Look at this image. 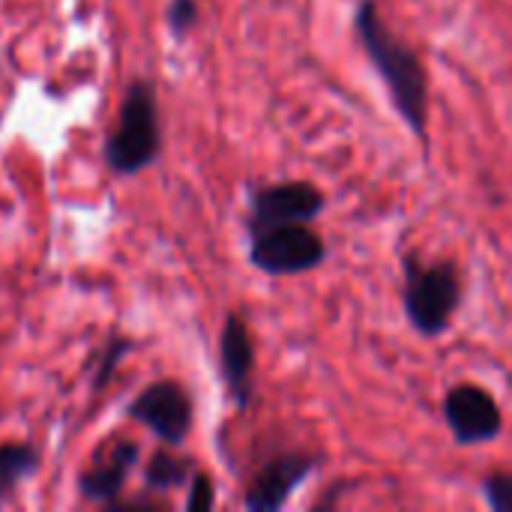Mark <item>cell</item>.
<instances>
[{
	"mask_svg": "<svg viewBox=\"0 0 512 512\" xmlns=\"http://www.w3.org/2000/svg\"><path fill=\"white\" fill-rule=\"evenodd\" d=\"M354 30L366 51V60L387 84L393 108L399 111L405 126L423 141V147H429V75L423 57L387 27L375 0L357 3Z\"/></svg>",
	"mask_w": 512,
	"mask_h": 512,
	"instance_id": "cell-1",
	"label": "cell"
},
{
	"mask_svg": "<svg viewBox=\"0 0 512 512\" xmlns=\"http://www.w3.org/2000/svg\"><path fill=\"white\" fill-rule=\"evenodd\" d=\"M162 153V123L156 87L147 78H135L120 102L117 123L105 138V165L117 177H132L150 168Z\"/></svg>",
	"mask_w": 512,
	"mask_h": 512,
	"instance_id": "cell-2",
	"label": "cell"
},
{
	"mask_svg": "<svg viewBox=\"0 0 512 512\" xmlns=\"http://www.w3.org/2000/svg\"><path fill=\"white\" fill-rule=\"evenodd\" d=\"M402 306H405L411 327L420 336L435 339L447 333L453 315L462 306V276L456 264L450 261L426 264L417 252L405 255Z\"/></svg>",
	"mask_w": 512,
	"mask_h": 512,
	"instance_id": "cell-3",
	"label": "cell"
},
{
	"mask_svg": "<svg viewBox=\"0 0 512 512\" xmlns=\"http://www.w3.org/2000/svg\"><path fill=\"white\" fill-rule=\"evenodd\" d=\"M324 258L327 243L312 222L270 225L249 234V261L267 276H300L321 267Z\"/></svg>",
	"mask_w": 512,
	"mask_h": 512,
	"instance_id": "cell-4",
	"label": "cell"
},
{
	"mask_svg": "<svg viewBox=\"0 0 512 512\" xmlns=\"http://www.w3.org/2000/svg\"><path fill=\"white\" fill-rule=\"evenodd\" d=\"M126 417L150 429L165 447H180L192 432L195 408L183 384L156 381L126 405Z\"/></svg>",
	"mask_w": 512,
	"mask_h": 512,
	"instance_id": "cell-5",
	"label": "cell"
},
{
	"mask_svg": "<svg viewBox=\"0 0 512 512\" xmlns=\"http://www.w3.org/2000/svg\"><path fill=\"white\" fill-rule=\"evenodd\" d=\"M327 201L324 192L315 183L306 180H282L255 186L249 192V219L246 231H261L270 225H288V222H315L324 213Z\"/></svg>",
	"mask_w": 512,
	"mask_h": 512,
	"instance_id": "cell-6",
	"label": "cell"
},
{
	"mask_svg": "<svg viewBox=\"0 0 512 512\" xmlns=\"http://www.w3.org/2000/svg\"><path fill=\"white\" fill-rule=\"evenodd\" d=\"M444 423L456 444L480 447L492 444L504 432V414L498 399L480 384H456L444 396Z\"/></svg>",
	"mask_w": 512,
	"mask_h": 512,
	"instance_id": "cell-7",
	"label": "cell"
},
{
	"mask_svg": "<svg viewBox=\"0 0 512 512\" xmlns=\"http://www.w3.org/2000/svg\"><path fill=\"white\" fill-rule=\"evenodd\" d=\"M318 468V456L312 453H279L273 456L252 480L246 492V510L276 512L288 504L294 489L309 480V474Z\"/></svg>",
	"mask_w": 512,
	"mask_h": 512,
	"instance_id": "cell-8",
	"label": "cell"
},
{
	"mask_svg": "<svg viewBox=\"0 0 512 512\" xmlns=\"http://www.w3.org/2000/svg\"><path fill=\"white\" fill-rule=\"evenodd\" d=\"M219 366L231 402L246 411L252 405V378H255V345L243 315L231 312L219 336Z\"/></svg>",
	"mask_w": 512,
	"mask_h": 512,
	"instance_id": "cell-9",
	"label": "cell"
},
{
	"mask_svg": "<svg viewBox=\"0 0 512 512\" xmlns=\"http://www.w3.org/2000/svg\"><path fill=\"white\" fill-rule=\"evenodd\" d=\"M141 459V447L135 441H117L108 453L105 462H93L81 477H78V492L90 504L99 507H114L120 501V492L132 474V468Z\"/></svg>",
	"mask_w": 512,
	"mask_h": 512,
	"instance_id": "cell-10",
	"label": "cell"
},
{
	"mask_svg": "<svg viewBox=\"0 0 512 512\" xmlns=\"http://www.w3.org/2000/svg\"><path fill=\"white\" fill-rule=\"evenodd\" d=\"M42 465V456L33 444H0V504L12 498V492L27 483Z\"/></svg>",
	"mask_w": 512,
	"mask_h": 512,
	"instance_id": "cell-11",
	"label": "cell"
},
{
	"mask_svg": "<svg viewBox=\"0 0 512 512\" xmlns=\"http://www.w3.org/2000/svg\"><path fill=\"white\" fill-rule=\"evenodd\" d=\"M195 468L189 459H177L168 450H156L144 468V486L147 492H171L192 480Z\"/></svg>",
	"mask_w": 512,
	"mask_h": 512,
	"instance_id": "cell-12",
	"label": "cell"
},
{
	"mask_svg": "<svg viewBox=\"0 0 512 512\" xmlns=\"http://www.w3.org/2000/svg\"><path fill=\"white\" fill-rule=\"evenodd\" d=\"M198 0H168L165 3V24L174 39H186L198 27Z\"/></svg>",
	"mask_w": 512,
	"mask_h": 512,
	"instance_id": "cell-13",
	"label": "cell"
},
{
	"mask_svg": "<svg viewBox=\"0 0 512 512\" xmlns=\"http://www.w3.org/2000/svg\"><path fill=\"white\" fill-rule=\"evenodd\" d=\"M129 348H132V342H129V339H123V336H111V342L105 345L102 360H99V366H96V375H93V387H96V390H102V387L111 381L114 369H117V366H120V360L129 354Z\"/></svg>",
	"mask_w": 512,
	"mask_h": 512,
	"instance_id": "cell-14",
	"label": "cell"
},
{
	"mask_svg": "<svg viewBox=\"0 0 512 512\" xmlns=\"http://www.w3.org/2000/svg\"><path fill=\"white\" fill-rule=\"evenodd\" d=\"M483 498L495 512H512V471H498L483 480Z\"/></svg>",
	"mask_w": 512,
	"mask_h": 512,
	"instance_id": "cell-15",
	"label": "cell"
},
{
	"mask_svg": "<svg viewBox=\"0 0 512 512\" xmlns=\"http://www.w3.org/2000/svg\"><path fill=\"white\" fill-rule=\"evenodd\" d=\"M216 501V492H213V480L204 474V471H195L192 480H189V495H186V510L204 512L213 507Z\"/></svg>",
	"mask_w": 512,
	"mask_h": 512,
	"instance_id": "cell-16",
	"label": "cell"
}]
</instances>
